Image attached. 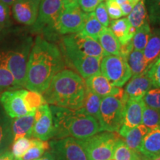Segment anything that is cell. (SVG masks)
<instances>
[{
  "instance_id": "1",
  "label": "cell",
  "mask_w": 160,
  "mask_h": 160,
  "mask_svg": "<svg viewBox=\"0 0 160 160\" xmlns=\"http://www.w3.org/2000/svg\"><path fill=\"white\" fill-rule=\"evenodd\" d=\"M64 67L65 62L59 47L38 36L29 55L25 88L43 93L53 77Z\"/></svg>"
},
{
  "instance_id": "2",
  "label": "cell",
  "mask_w": 160,
  "mask_h": 160,
  "mask_svg": "<svg viewBox=\"0 0 160 160\" xmlns=\"http://www.w3.org/2000/svg\"><path fill=\"white\" fill-rule=\"evenodd\" d=\"M85 88V81L79 73L64 69L53 77L42 95L49 105L78 110L82 108Z\"/></svg>"
},
{
  "instance_id": "3",
  "label": "cell",
  "mask_w": 160,
  "mask_h": 160,
  "mask_svg": "<svg viewBox=\"0 0 160 160\" xmlns=\"http://www.w3.org/2000/svg\"><path fill=\"white\" fill-rule=\"evenodd\" d=\"M50 108L53 116L54 139L67 137L85 139L102 132L97 120L88 114L82 108L71 110L51 105Z\"/></svg>"
},
{
  "instance_id": "4",
  "label": "cell",
  "mask_w": 160,
  "mask_h": 160,
  "mask_svg": "<svg viewBox=\"0 0 160 160\" xmlns=\"http://www.w3.org/2000/svg\"><path fill=\"white\" fill-rule=\"evenodd\" d=\"M127 101L122 88L117 94L102 99L98 119L102 131L119 133L123 123Z\"/></svg>"
},
{
  "instance_id": "5",
  "label": "cell",
  "mask_w": 160,
  "mask_h": 160,
  "mask_svg": "<svg viewBox=\"0 0 160 160\" xmlns=\"http://www.w3.org/2000/svg\"><path fill=\"white\" fill-rule=\"evenodd\" d=\"M33 45L32 37H26L15 48L4 53L5 65L14 78L17 89L25 88L28 62Z\"/></svg>"
},
{
  "instance_id": "6",
  "label": "cell",
  "mask_w": 160,
  "mask_h": 160,
  "mask_svg": "<svg viewBox=\"0 0 160 160\" xmlns=\"http://www.w3.org/2000/svg\"><path fill=\"white\" fill-rule=\"evenodd\" d=\"M63 52L66 58L83 79L100 72V58L90 57L79 51L65 36L62 39Z\"/></svg>"
},
{
  "instance_id": "7",
  "label": "cell",
  "mask_w": 160,
  "mask_h": 160,
  "mask_svg": "<svg viewBox=\"0 0 160 160\" xmlns=\"http://www.w3.org/2000/svg\"><path fill=\"white\" fill-rule=\"evenodd\" d=\"M118 139L113 132H105L78 141L85 151L88 160H109L112 158L113 146Z\"/></svg>"
},
{
  "instance_id": "8",
  "label": "cell",
  "mask_w": 160,
  "mask_h": 160,
  "mask_svg": "<svg viewBox=\"0 0 160 160\" xmlns=\"http://www.w3.org/2000/svg\"><path fill=\"white\" fill-rule=\"evenodd\" d=\"M100 72L113 85L122 88L132 77L126 59L121 56H104L100 62Z\"/></svg>"
},
{
  "instance_id": "9",
  "label": "cell",
  "mask_w": 160,
  "mask_h": 160,
  "mask_svg": "<svg viewBox=\"0 0 160 160\" xmlns=\"http://www.w3.org/2000/svg\"><path fill=\"white\" fill-rule=\"evenodd\" d=\"M63 10L62 0H42L37 19L33 25L35 32H53V26Z\"/></svg>"
},
{
  "instance_id": "10",
  "label": "cell",
  "mask_w": 160,
  "mask_h": 160,
  "mask_svg": "<svg viewBox=\"0 0 160 160\" xmlns=\"http://www.w3.org/2000/svg\"><path fill=\"white\" fill-rule=\"evenodd\" d=\"M85 13L79 5L63 7L53 26V32L61 35L72 34L81 31L83 26Z\"/></svg>"
},
{
  "instance_id": "11",
  "label": "cell",
  "mask_w": 160,
  "mask_h": 160,
  "mask_svg": "<svg viewBox=\"0 0 160 160\" xmlns=\"http://www.w3.org/2000/svg\"><path fill=\"white\" fill-rule=\"evenodd\" d=\"M49 150L54 160H88L82 146L74 138L51 140Z\"/></svg>"
},
{
  "instance_id": "12",
  "label": "cell",
  "mask_w": 160,
  "mask_h": 160,
  "mask_svg": "<svg viewBox=\"0 0 160 160\" xmlns=\"http://www.w3.org/2000/svg\"><path fill=\"white\" fill-rule=\"evenodd\" d=\"M34 125H33L32 138L48 141L53 139L54 126L53 116L48 104L42 105L35 111Z\"/></svg>"
},
{
  "instance_id": "13",
  "label": "cell",
  "mask_w": 160,
  "mask_h": 160,
  "mask_svg": "<svg viewBox=\"0 0 160 160\" xmlns=\"http://www.w3.org/2000/svg\"><path fill=\"white\" fill-rule=\"evenodd\" d=\"M0 104L6 114L11 119L30 113L23 99V89L3 92L0 96Z\"/></svg>"
},
{
  "instance_id": "14",
  "label": "cell",
  "mask_w": 160,
  "mask_h": 160,
  "mask_svg": "<svg viewBox=\"0 0 160 160\" xmlns=\"http://www.w3.org/2000/svg\"><path fill=\"white\" fill-rule=\"evenodd\" d=\"M42 0H16L12 13L16 21L22 25H33L37 19Z\"/></svg>"
},
{
  "instance_id": "15",
  "label": "cell",
  "mask_w": 160,
  "mask_h": 160,
  "mask_svg": "<svg viewBox=\"0 0 160 160\" xmlns=\"http://www.w3.org/2000/svg\"><path fill=\"white\" fill-rule=\"evenodd\" d=\"M145 104L142 99H128L126 103L123 123L119 134L125 137L128 131L136 126L142 124Z\"/></svg>"
},
{
  "instance_id": "16",
  "label": "cell",
  "mask_w": 160,
  "mask_h": 160,
  "mask_svg": "<svg viewBox=\"0 0 160 160\" xmlns=\"http://www.w3.org/2000/svg\"><path fill=\"white\" fill-rule=\"evenodd\" d=\"M153 87L148 71L139 75L132 76L124 91L127 99H142L145 93Z\"/></svg>"
},
{
  "instance_id": "17",
  "label": "cell",
  "mask_w": 160,
  "mask_h": 160,
  "mask_svg": "<svg viewBox=\"0 0 160 160\" xmlns=\"http://www.w3.org/2000/svg\"><path fill=\"white\" fill-rule=\"evenodd\" d=\"M66 37L79 51L85 53L86 55L100 59H102L104 57L103 50L97 40L82 34L79 32L77 33L68 34Z\"/></svg>"
},
{
  "instance_id": "18",
  "label": "cell",
  "mask_w": 160,
  "mask_h": 160,
  "mask_svg": "<svg viewBox=\"0 0 160 160\" xmlns=\"http://www.w3.org/2000/svg\"><path fill=\"white\" fill-rule=\"evenodd\" d=\"M85 85L92 92L101 97L117 94L121 91V88L113 85L111 82L101 72L85 79Z\"/></svg>"
},
{
  "instance_id": "19",
  "label": "cell",
  "mask_w": 160,
  "mask_h": 160,
  "mask_svg": "<svg viewBox=\"0 0 160 160\" xmlns=\"http://www.w3.org/2000/svg\"><path fill=\"white\" fill-rule=\"evenodd\" d=\"M35 112L15 119H11V128L13 141L19 138H32L34 125Z\"/></svg>"
},
{
  "instance_id": "20",
  "label": "cell",
  "mask_w": 160,
  "mask_h": 160,
  "mask_svg": "<svg viewBox=\"0 0 160 160\" xmlns=\"http://www.w3.org/2000/svg\"><path fill=\"white\" fill-rule=\"evenodd\" d=\"M139 152L149 159L160 156V127L151 130L146 134Z\"/></svg>"
},
{
  "instance_id": "21",
  "label": "cell",
  "mask_w": 160,
  "mask_h": 160,
  "mask_svg": "<svg viewBox=\"0 0 160 160\" xmlns=\"http://www.w3.org/2000/svg\"><path fill=\"white\" fill-rule=\"evenodd\" d=\"M110 26V28L119 40L120 45H124L131 41L137 31V29L130 25L127 18L111 20Z\"/></svg>"
},
{
  "instance_id": "22",
  "label": "cell",
  "mask_w": 160,
  "mask_h": 160,
  "mask_svg": "<svg viewBox=\"0 0 160 160\" xmlns=\"http://www.w3.org/2000/svg\"><path fill=\"white\" fill-rule=\"evenodd\" d=\"M13 142L11 119L0 106V154L8 151Z\"/></svg>"
},
{
  "instance_id": "23",
  "label": "cell",
  "mask_w": 160,
  "mask_h": 160,
  "mask_svg": "<svg viewBox=\"0 0 160 160\" xmlns=\"http://www.w3.org/2000/svg\"><path fill=\"white\" fill-rule=\"evenodd\" d=\"M148 68L157 60L160 56V27L155 28L151 31L149 39L143 51Z\"/></svg>"
},
{
  "instance_id": "24",
  "label": "cell",
  "mask_w": 160,
  "mask_h": 160,
  "mask_svg": "<svg viewBox=\"0 0 160 160\" xmlns=\"http://www.w3.org/2000/svg\"><path fill=\"white\" fill-rule=\"evenodd\" d=\"M98 42L103 50L104 56H119L120 43L110 28H104L99 33Z\"/></svg>"
},
{
  "instance_id": "25",
  "label": "cell",
  "mask_w": 160,
  "mask_h": 160,
  "mask_svg": "<svg viewBox=\"0 0 160 160\" xmlns=\"http://www.w3.org/2000/svg\"><path fill=\"white\" fill-rule=\"evenodd\" d=\"M149 131L150 130L143 124H140L136 126L135 128L128 132L127 134L124 137L126 145L128 146L129 148L132 151L138 153L139 152L143 139Z\"/></svg>"
},
{
  "instance_id": "26",
  "label": "cell",
  "mask_w": 160,
  "mask_h": 160,
  "mask_svg": "<svg viewBox=\"0 0 160 160\" xmlns=\"http://www.w3.org/2000/svg\"><path fill=\"white\" fill-rule=\"evenodd\" d=\"M104 28L105 27L98 21L94 12L85 13L82 28L79 33L98 41L99 33L102 31Z\"/></svg>"
},
{
  "instance_id": "27",
  "label": "cell",
  "mask_w": 160,
  "mask_h": 160,
  "mask_svg": "<svg viewBox=\"0 0 160 160\" xmlns=\"http://www.w3.org/2000/svg\"><path fill=\"white\" fill-rule=\"evenodd\" d=\"M102 98L86 87L83 99L82 108L88 114L93 117L98 121L99 116L100 104Z\"/></svg>"
},
{
  "instance_id": "28",
  "label": "cell",
  "mask_w": 160,
  "mask_h": 160,
  "mask_svg": "<svg viewBox=\"0 0 160 160\" xmlns=\"http://www.w3.org/2000/svg\"><path fill=\"white\" fill-rule=\"evenodd\" d=\"M127 19L130 25L136 29L139 28L145 23L149 22L147 9L143 0H139L136 4L133 10L128 16Z\"/></svg>"
},
{
  "instance_id": "29",
  "label": "cell",
  "mask_w": 160,
  "mask_h": 160,
  "mask_svg": "<svg viewBox=\"0 0 160 160\" xmlns=\"http://www.w3.org/2000/svg\"><path fill=\"white\" fill-rule=\"evenodd\" d=\"M126 60L131 71L132 76L141 74L148 68L144 57L143 51L133 49L128 56Z\"/></svg>"
},
{
  "instance_id": "30",
  "label": "cell",
  "mask_w": 160,
  "mask_h": 160,
  "mask_svg": "<svg viewBox=\"0 0 160 160\" xmlns=\"http://www.w3.org/2000/svg\"><path fill=\"white\" fill-rule=\"evenodd\" d=\"M18 90L12 73L5 65L4 53H0V91Z\"/></svg>"
},
{
  "instance_id": "31",
  "label": "cell",
  "mask_w": 160,
  "mask_h": 160,
  "mask_svg": "<svg viewBox=\"0 0 160 160\" xmlns=\"http://www.w3.org/2000/svg\"><path fill=\"white\" fill-rule=\"evenodd\" d=\"M32 146L20 160H37L50 149V143L36 138H31Z\"/></svg>"
},
{
  "instance_id": "32",
  "label": "cell",
  "mask_w": 160,
  "mask_h": 160,
  "mask_svg": "<svg viewBox=\"0 0 160 160\" xmlns=\"http://www.w3.org/2000/svg\"><path fill=\"white\" fill-rule=\"evenodd\" d=\"M112 157L115 160H134L138 157V153L130 149L125 142L119 138L113 146Z\"/></svg>"
},
{
  "instance_id": "33",
  "label": "cell",
  "mask_w": 160,
  "mask_h": 160,
  "mask_svg": "<svg viewBox=\"0 0 160 160\" xmlns=\"http://www.w3.org/2000/svg\"><path fill=\"white\" fill-rule=\"evenodd\" d=\"M151 33V29L149 22L145 23V25L137 28L132 39L133 49L143 51L148 41Z\"/></svg>"
},
{
  "instance_id": "34",
  "label": "cell",
  "mask_w": 160,
  "mask_h": 160,
  "mask_svg": "<svg viewBox=\"0 0 160 160\" xmlns=\"http://www.w3.org/2000/svg\"><path fill=\"white\" fill-rule=\"evenodd\" d=\"M23 99L30 113L35 112L37 108L47 103L42 93L25 89H23Z\"/></svg>"
},
{
  "instance_id": "35",
  "label": "cell",
  "mask_w": 160,
  "mask_h": 160,
  "mask_svg": "<svg viewBox=\"0 0 160 160\" xmlns=\"http://www.w3.org/2000/svg\"><path fill=\"white\" fill-rule=\"evenodd\" d=\"M148 17V22L153 27H160V0H143Z\"/></svg>"
},
{
  "instance_id": "36",
  "label": "cell",
  "mask_w": 160,
  "mask_h": 160,
  "mask_svg": "<svg viewBox=\"0 0 160 160\" xmlns=\"http://www.w3.org/2000/svg\"><path fill=\"white\" fill-rule=\"evenodd\" d=\"M142 124L146 126L150 131L160 127V111L145 106Z\"/></svg>"
},
{
  "instance_id": "37",
  "label": "cell",
  "mask_w": 160,
  "mask_h": 160,
  "mask_svg": "<svg viewBox=\"0 0 160 160\" xmlns=\"http://www.w3.org/2000/svg\"><path fill=\"white\" fill-rule=\"evenodd\" d=\"M32 146L31 138H19L13 142L11 145V153L15 159H20Z\"/></svg>"
},
{
  "instance_id": "38",
  "label": "cell",
  "mask_w": 160,
  "mask_h": 160,
  "mask_svg": "<svg viewBox=\"0 0 160 160\" xmlns=\"http://www.w3.org/2000/svg\"><path fill=\"white\" fill-rule=\"evenodd\" d=\"M145 106L160 111V88L152 87L142 98Z\"/></svg>"
},
{
  "instance_id": "39",
  "label": "cell",
  "mask_w": 160,
  "mask_h": 160,
  "mask_svg": "<svg viewBox=\"0 0 160 160\" xmlns=\"http://www.w3.org/2000/svg\"><path fill=\"white\" fill-rule=\"evenodd\" d=\"M94 13L98 21L105 28H109L111 19H110L108 13L107 8H106L105 2H100L97 8L95 9Z\"/></svg>"
},
{
  "instance_id": "40",
  "label": "cell",
  "mask_w": 160,
  "mask_h": 160,
  "mask_svg": "<svg viewBox=\"0 0 160 160\" xmlns=\"http://www.w3.org/2000/svg\"><path fill=\"white\" fill-rule=\"evenodd\" d=\"M153 87L160 88V56L147 70Z\"/></svg>"
},
{
  "instance_id": "41",
  "label": "cell",
  "mask_w": 160,
  "mask_h": 160,
  "mask_svg": "<svg viewBox=\"0 0 160 160\" xmlns=\"http://www.w3.org/2000/svg\"><path fill=\"white\" fill-rule=\"evenodd\" d=\"M105 5L110 19L111 20L120 19L123 17L122 10L115 0H105Z\"/></svg>"
},
{
  "instance_id": "42",
  "label": "cell",
  "mask_w": 160,
  "mask_h": 160,
  "mask_svg": "<svg viewBox=\"0 0 160 160\" xmlns=\"http://www.w3.org/2000/svg\"><path fill=\"white\" fill-rule=\"evenodd\" d=\"M10 13V6L0 2V31L9 25Z\"/></svg>"
},
{
  "instance_id": "43",
  "label": "cell",
  "mask_w": 160,
  "mask_h": 160,
  "mask_svg": "<svg viewBox=\"0 0 160 160\" xmlns=\"http://www.w3.org/2000/svg\"><path fill=\"white\" fill-rule=\"evenodd\" d=\"M102 0H78V5L80 9L84 13H92L94 12L98 5L102 2Z\"/></svg>"
},
{
  "instance_id": "44",
  "label": "cell",
  "mask_w": 160,
  "mask_h": 160,
  "mask_svg": "<svg viewBox=\"0 0 160 160\" xmlns=\"http://www.w3.org/2000/svg\"><path fill=\"white\" fill-rule=\"evenodd\" d=\"M115 1L119 5L123 13V17H128L133 10V7L136 5V4L139 0H115Z\"/></svg>"
},
{
  "instance_id": "45",
  "label": "cell",
  "mask_w": 160,
  "mask_h": 160,
  "mask_svg": "<svg viewBox=\"0 0 160 160\" xmlns=\"http://www.w3.org/2000/svg\"><path fill=\"white\" fill-rule=\"evenodd\" d=\"M0 160H15L10 151H6L0 154Z\"/></svg>"
},
{
  "instance_id": "46",
  "label": "cell",
  "mask_w": 160,
  "mask_h": 160,
  "mask_svg": "<svg viewBox=\"0 0 160 160\" xmlns=\"http://www.w3.org/2000/svg\"><path fill=\"white\" fill-rule=\"evenodd\" d=\"M37 160H54V158H53V156L51 151L48 150V151H45V153Z\"/></svg>"
},
{
  "instance_id": "47",
  "label": "cell",
  "mask_w": 160,
  "mask_h": 160,
  "mask_svg": "<svg viewBox=\"0 0 160 160\" xmlns=\"http://www.w3.org/2000/svg\"><path fill=\"white\" fill-rule=\"evenodd\" d=\"M63 7H71V6L77 5L78 0H62Z\"/></svg>"
},
{
  "instance_id": "48",
  "label": "cell",
  "mask_w": 160,
  "mask_h": 160,
  "mask_svg": "<svg viewBox=\"0 0 160 160\" xmlns=\"http://www.w3.org/2000/svg\"><path fill=\"white\" fill-rule=\"evenodd\" d=\"M16 0H0V2L5 4V5L11 6L15 2Z\"/></svg>"
},
{
  "instance_id": "49",
  "label": "cell",
  "mask_w": 160,
  "mask_h": 160,
  "mask_svg": "<svg viewBox=\"0 0 160 160\" xmlns=\"http://www.w3.org/2000/svg\"><path fill=\"white\" fill-rule=\"evenodd\" d=\"M149 160H160V156H158V157L151 158V159H149Z\"/></svg>"
},
{
  "instance_id": "50",
  "label": "cell",
  "mask_w": 160,
  "mask_h": 160,
  "mask_svg": "<svg viewBox=\"0 0 160 160\" xmlns=\"http://www.w3.org/2000/svg\"><path fill=\"white\" fill-rule=\"evenodd\" d=\"M134 160H140V159H139V156H138V157L137 158V159H135Z\"/></svg>"
},
{
  "instance_id": "51",
  "label": "cell",
  "mask_w": 160,
  "mask_h": 160,
  "mask_svg": "<svg viewBox=\"0 0 160 160\" xmlns=\"http://www.w3.org/2000/svg\"><path fill=\"white\" fill-rule=\"evenodd\" d=\"M109 160H115V159H113V157H112V158H111V159H110Z\"/></svg>"
},
{
  "instance_id": "52",
  "label": "cell",
  "mask_w": 160,
  "mask_h": 160,
  "mask_svg": "<svg viewBox=\"0 0 160 160\" xmlns=\"http://www.w3.org/2000/svg\"><path fill=\"white\" fill-rule=\"evenodd\" d=\"M15 160H20V159H15Z\"/></svg>"
},
{
  "instance_id": "53",
  "label": "cell",
  "mask_w": 160,
  "mask_h": 160,
  "mask_svg": "<svg viewBox=\"0 0 160 160\" xmlns=\"http://www.w3.org/2000/svg\"><path fill=\"white\" fill-rule=\"evenodd\" d=\"M102 1H105V0H102Z\"/></svg>"
},
{
  "instance_id": "54",
  "label": "cell",
  "mask_w": 160,
  "mask_h": 160,
  "mask_svg": "<svg viewBox=\"0 0 160 160\" xmlns=\"http://www.w3.org/2000/svg\"><path fill=\"white\" fill-rule=\"evenodd\" d=\"M148 160H149V158H148Z\"/></svg>"
}]
</instances>
